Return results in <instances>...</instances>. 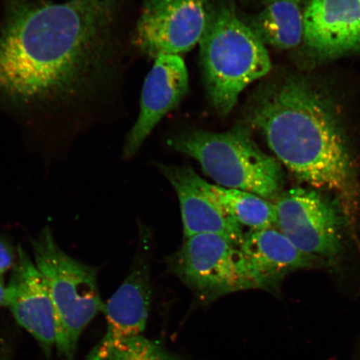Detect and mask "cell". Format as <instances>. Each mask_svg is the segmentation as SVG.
<instances>
[{"label": "cell", "mask_w": 360, "mask_h": 360, "mask_svg": "<svg viewBox=\"0 0 360 360\" xmlns=\"http://www.w3.org/2000/svg\"><path fill=\"white\" fill-rule=\"evenodd\" d=\"M119 0H4L0 115L27 146L64 154L109 87Z\"/></svg>", "instance_id": "obj_1"}, {"label": "cell", "mask_w": 360, "mask_h": 360, "mask_svg": "<svg viewBox=\"0 0 360 360\" xmlns=\"http://www.w3.org/2000/svg\"><path fill=\"white\" fill-rule=\"evenodd\" d=\"M278 162L315 190L335 193L349 217L360 209V180L352 148L325 90L290 76L265 84L246 108Z\"/></svg>", "instance_id": "obj_2"}, {"label": "cell", "mask_w": 360, "mask_h": 360, "mask_svg": "<svg viewBox=\"0 0 360 360\" xmlns=\"http://www.w3.org/2000/svg\"><path fill=\"white\" fill-rule=\"evenodd\" d=\"M200 44L209 101L219 115H227L243 90L271 70L266 45L226 0L211 1Z\"/></svg>", "instance_id": "obj_3"}, {"label": "cell", "mask_w": 360, "mask_h": 360, "mask_svg": "<svg viewBox=\"0 0 360 360\" xmlns=\"http://www.w3.org/2000/svg\"><path fill=\"white\" fill-rule=\"evenodd\" d=\"M168 145L193 158L218 186L276 200L285 177L280 162L260 150L249 125L237 124L224 133L193 129L175 135Z\"/></svg>", "instance_id": "obj_4"}, {"label": "cell", "mask_w": 360, "mask_h": 360, "mask_svg": "<svg viewBox=\"0 0 360 360\" xmlns=\"http://www.w3.org/2000/svg\"><path fill=\"white\" fill-rule=\"evenodd\" d=\"M34 262L46 281L55 309L56 347L65 360H74L83 331L105 304L98 288V270L63 250L49 226L30 238Z\"/></svg>", "instance_id": "obj_5"}, {"label": "cell", "mask_w": 360, "mask_h": 360, "mask_svg": "<svg viewBox=\"0 0 360 360\" xmlns=\"http://www.w3.org/2000/svg\"><path fill=\"white\" fill-rule=\"evenodd\" d=\"M168 263L171 272L202 304L233 292L256 289L240 248L214 233L186 238Z\"/></svg>", "instance_id": "obj_6"}, {"label": "cell", "mask_w": 360, "mask_h": 360, "mask_svg": "<svg viewBox=\"0 0 360 360\" xmlns=\"http://www.w3.org/2000/svg\"><path fill=\"white\" fill-rule=\"evenodd\" d=\"M276 200V224L283 235L304 255L334 264L343 250L347 218L340 202L313 188H291Z\"/></svg>", "instance_id": "obj_7"}, {"label": "cell", "mask_w": 360, "mask_h": 360, "mask_svg": "<svg viewBox=\"0 0 360 360\" xmlns=\"http://www.w3.org/2000/svg\"><path fill=\"white\" fill-rule=\"evenodd\" d=\"M212 0H143L133 44L148 57L190 51L200 43Z\"/></svg>", "instance_id": "obj_8"}, {"label": "cell", "mask_w": 360, "mask_h": 360, "mask_svg": "<svg viewBox=\"0 0 360 360\" xmlns=\"http://www.w3.org/2000/svg\"><path fill=\"white\" fill-rule=\"evenodd\" d=\"M152 300L150 268L139 255L127 278L105 306L107 328L105 335L86 360H109L126 341L145 332Z\"/></svg>", "instance_id": "obj_9"}, {"label": "cell", "mask_w": 360, "mask_h": 360, "mask_svg": "<svg viewBox=\"0 0 360 360\" xmlns=\"http://www.w3.org/2000/svg\"><path fill=\"white\" fill-rule=\"evenodd\" d=\"M6 287V303L19 326L32 335L46 356L56 345L55 309L41 273L21 245Z\"/></svg>", "instance_id": "obj_10"}, {"label": "cell", "mask_w": 360, "mask_h": 360, "mask_svg": "<svg viewBox=\"0 0 360 360\" xmlns=\"http://www.w3.org/2000/svg\"><path fill=\"white\" fill-rule=\"evenodd\" d=\"M188 89V74L183 58L176 55L155 58L143 84L141 111L124 148L125 159L132 158L162 119L177 108Z\"/></svg>", "instance_id": "obj_11"}, {"label": "cell", "mask_w": 360, "mask_h": 360, "mask_svg": "<svg viewBox=\"0 0 360 360\" xmlns=\"http://www.w3.org/2000/svg\"><path fill=\"white\" fill-rule=\"evenodd\" d=\"M303 41L323 58L360 49V0H309L304 12Z\"/></svg>", "instance_id": "obj_12"}, {"label": "cell", "mask_w": 360, "mask_h": 360, "mask_svg": "<svg viewBox=\"0 0 360 360\" xmlns=\"http://www.w3.org/2000/svg\"><path fill=\"white\" fill-rule=\"evenodd\" d=\"M179 198L184 238L214 233L240 248L245 233L240 224L229 216L202 191L199 175L191 166L158 164Z\"/></svg>", "instance_id": "obj_13"}, {"label": "cell", "mask_w": 360, "mask_h": 360, "mask_svg": "<svg viewBox=\"0 0 360 360\" xmlns=\"http://www.w3.org/2000/svg\"><path fill=\"white\" fill-rule=\"evenodd\" d=\"M240 250L256 289L271 292L280 289L288 274L323 265L302 253L272 227L245 233Z\"/></svg>", "instance_id": "obj_14"}, {"label": "cell", "mask_w": 360, "mask_h": 360, "mask_svg": "<svg viewBox=\"0 0 360 360\" xmlns=\"http://www.w3.org/2000/svg\"><path fill=\"white\" fill-rule=\"evenodd\" d=\"M263 10L245 21L265 45L278 49L298 46L304 37V0H263Z\"/></svg>", "instance_id": "obj_15"}, {"label": "cell", "mask_w": 360, "mask_h": 360, "mask_svg": "<svg viewBox=\"0 0 360 360\" xmlns=\"http://www.w3.org/2000/svg\"><path fill=\"white\" fill-rule=\"evenodd\" d=\"M198 182L202 191L241 226L258 231L276 224V207L272 202L255 193L214 186L200 176Z\"/></svg>", "instance_id": "obj_16"}, {"label": "cell", "mask_w": 360, "mask_h": 360, "mask_svg": "<svg viewBox=\"0 0 360 360\" xmlns=\"http://www.w3.org/2000/svg\"><path fill=\"white\" fill-rule=\"evenodd\" d=\"M109 360H179L174 354L147 338L139 336L120 345Z\"/></svg>", "instance_id": "obj_17"}, {"label": "cell", "mask_w": 360, "mask_h": 360, "mask_svg": "<svg viewBox=\"0 0 360 360\" xmlns=\"http://www.w3.org/2000/svg\"><path fill=\"white\" fill-rule=\"evenodd\" d=\"M17 259V248L7 238L0 236V276L15 267Z\"/></svg>", "instance_id": "obj_18"}, {"label": "cell", "mask_w": 360, "mask_h": 360, "mask_svg": "<svg viewBox=\"0 0 360 360\" xmlns=\"http://www.w3.org/2000/svg\"><path fill=\"white\" fill-rule=\"evenodd\" d=\"M6 287L4 285L3 276H0V307L6 303Z\"/></svg>", "instance_id": "obj_19"}, {"label": "cell", "mask_w": 360, "mask_h": 360, "mask_svg": "<svg viewBox=\"0 0 360 360\" xmlns=\"http://www.w3.org/2000/svg\"><path fill=\"white\" fill-rule=\"evenodd\" d=\"M304 1L308 3L309 1V0H304Z\"/></svg>", "instance_id": "obj_20"}, {"label": "cell", "mask_w": 360, "mask_h": 360, "mask_svg": "<svg viewBox=\"0 0 360 360\" xmlns=\"http://www.w3.org/2000/svg\"><path fill=\"white\" fill-rule=\"evenodd\" d=\"M360 360V359H359Z\"/></svg>", "instance_id": "obj_21"}]
</instances>
